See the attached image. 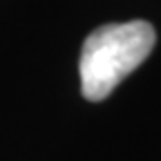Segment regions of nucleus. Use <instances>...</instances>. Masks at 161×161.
Here are the masks:
<instances>
[{
  "label": "nucleus",
  "instance_id": "obj_1",
  "mask_svg": "<svg viewBox=\"0 0 161 161\" xmlns=\"http://www.w3.org/2000/svg\"><path fill=\"white\" fill-rule=\"evenodd\" d=\"M157 34L146 20L112 23L94 29L83 43L78 60L80 90L87 101H103L150 56Z\"/></svg>",
  "mask_w": 161,
  "mask_h": 161
}]
</instances>
